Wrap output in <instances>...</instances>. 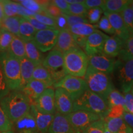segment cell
<instances>
[{
    "instance_id": "cell-1",
    "label": "cell",
    "mask_w": 133,
    "mask_h": 133,
    "mask_svg": "<svg viewBox=\"0 0 133 133\" xmlns=\"http://www.w3.org/2000/svg\"><path fill=\"white\" fill-rule=\"evenodd\" d=\"M0 105L13 123L29 114L31 103L22 92L14 91L0 101Z\"/></svg>"
},
{
    "instance_id": "cell-2",
    "label": "cell",
    "mask_w": 133,
    "mask_h": 133,
    "mask_svg": "<svg viewBox=\"0 0 133 133\" xmlns=\"http://www.w3.org/2000/svg\"><path fill=\"white\" fill-rule=\"evenodd\" d=\"M109 109L105 99L87 89L82 95L74 101L72 112L87 111L104 118L107 115Z\"/></svg>"
},
{
    "instance_id": "cell-3",
    "label": "cell",
    "mask_w": 133,
    "mask_h": 133,
    "mask_svg": "<svg viewBox=\"0 0 133 133\" xmlns=\"http://www.w3.org/2000/svg\"><path fill=\"white\" fill-rule=\"evenodd\" d=\"M65 74L84 78L89 66V57L80 48L70 50L63 54Z\"/></svg>"
},
{
    "instance_id": "cell-4",
    "label": "cell",
    "mask_w": 133,
    "mask_h": 133,
    "mask_svg": "<svg viewBox=\"0 0 133 133\" xmlns=\"http://www.w3.org/2000/svg\"><path fill=\"white\" fill-rule=\"evenodd\" d=\"M83 78L89 90L105 100L110 92L114 89L112 81L107 74L96 70L89 65Z\"/></svg>"
},
{
    "instance_id": "cell-5",
    "label": "cell",
    "mask_w": 133,
    "mask_h": 133,
    "mask_svg": "<svg viewBox=\"0 0 133 133\" xmlns=\"http://www.w3.org/2000/svg\"><path fill=\"white\" fill-rule=\"evenodd\" d=\"M118 56V59L115 61L114 71L116 72L118 81L124 94L131 91L133 84V57L123 49Z\"/></svg>"
},
{
    "instance_id": "cell-6",
    "label": "cell",
    "mask_w": 133,
    "mask_h": 133,
    "mask_svg": "<svg viewBox=\"0 0 133 133\" xmlns=\"http://www.w3.org/2000/svg\"><path fill=\"white\" fill-rule=\"evenodd\" d=\"M0 65L10 90L19 91L21 81L19 60L7 52H0Z\"/></svg>"
},
{
    "instance_id": "cell-7",
    "label": "cell",
    "mask_w": 133,
    "mask_h": 133,
    "mask_svg": "<svg viewBox=\"0 0 133 133\" xmlns=\"http://www.w3.org/2000/svg\"><path fill=\"white\" fill-rule=\"evenodd\" d=\"M54 88H61L66 91L73 101L78 99L84 91L88 89L87 84L83 78L66 75L61 80L55 83Z\"/></svg>"
},
{
    "instance_id": "cell-8",
    "label": "cell",
    "mask_w": 133,
    "mask_h": 133,
    "mask_svg": "<svg viewBox=\"0 0 133 133\" xmlns=\"http://www.w3.org/2000/svg\"><path fill=\"white\" fill-rule=\"evenodd\" d=\"M66 117L75 132H83L91 124L102 118L97 115L83 110L71 112Z\"/></svg>"
},
{
    "instance_id": "cell-9",
    "label": "cell",
    "mask_w": 133,
    "mask_h": 133,
    "mask_svg": "<svg viewBox=\"0 0 133 133\" xmlns=\"http://www.w3.org/2000/svg\"><path fill=\"white\" fill-rule=\"evenodd\" d=\"M59 33L58 29H48L37 31L33 41L41 52H48L54 49Z\"/></svg>"
},
{
    "instance_id": "cell-10",
    "label": "cell",
    "mask_w": 133,
    "mask_h": 133,
    "mask_svg": "<svg viewBox=\"0 0 133 133\" xmlns=\"http://www.w3.org/2000/svg\"><path fill=\"white\" fill-rule=\"evenodd\" d=\"M35 107L39 112L45 114L55 115L56 113L55 104L54 88H48L35 101Z\"/></svg>"
},
{
    "instance_id": "cell-11",
    "label": "cell",
    "mask_w": 133,
    "mask_h": 133,
    "mask_svg": "<svg viewBox=\"0 0 133 133\" xmlns=\"http://www.w3.org/2000/svg\"><path fill=\"white\" fill-rule=\"evenodd\" d=\"M108 37L109 36L97 29L88 36L84 48V51L88 57L102 53L105 42Z\"/></svg>"
},
{
    "instance_id": "cell-12",
    "label": "cell",
    "mask_w": 133,
    "mask_h": 133,
    "mask_svg": "<svg viewBox=\"0 0 133 133\" xmlns=\"http://www.w3.org/2000/svg\"><path fill=\"white\" fill-rule=\"evenodd\" d=\"M115 61L104 53H98L89 57V65L105 74L114 72Z\"/></svg>"
},
{
    "instance_id": "cell-13",
    "label": "cell",
    "mask_w": 133,
    "mask_h": 133,
    "mask_svg": "<svg viewBox=\"0 0 133 133\" xmlns=\"http://www.w3.org/2000/svg\"><path fill=\"white\" fill-rule=\"evenodd\" d=\"M54 97L56 112L65 116L72 112L74 101L66 91L62 88H56Z\"/></svg>"
},
{
    "instance_id": "cell-14",
    "label": "cell",
    "mask_w": 133,
    "mask_h": 133,
    "mask_svg": "<svg viewBox=\"0 0 133 133\" xmlns=\"http://www.w3.org/2000/svg\"><path fill=\"white\" fill-rule=\"evenodd\" d=\"M78 47L84 49L87 38L97 30V26L89 23H80L69 28Z\"/></svg>"
},
{
    "instance_id": "cell-15",
    "label": "cell",
    "mask_w": 133,
    "mask_h": 133,
    "mask_svg": "<svg viewBox=\"0 0 133 133\" xmlns=\"http://www.w3.org/2000/svg\"><path fill=\"white\" fill-rule=\"evenodd\" d=\"M75 39L68 28L61 29L59 30L57 43L54 49L57 50L64 54L70 50L78 48Z\"/></svg>"
},
{
    "instance_id": "cell-16",
    "label": "cell",
    "mask_w": 133,
    "mask_h": 133,
    "mask_svg": "<svg viewBox=\"0 0 133 133\" xmlns=\"http://www.w3.org/2000/svg\"><path fill=\"white\" fill-rule=\"evenodd\" d=\"M112 25L115 31V35L125 41L130 37V33L124 24L120 13H104Z\"/></svg>"
},
{
    "instance_id": "cell-17",
    "label": "cell",
    "mask_w": 133,
    "mask_h": 133,
    "mask_svg": "<svg viewBox=\"0 0 133 133\" xmlns=\"http://www.w3.org/2000/svg\"><path fill=\"white\" fill-rule=\"evenodd\" d=\"M48 88H50V86L46 83L31 79L21 91L27 97L31 105L34 104L35 101Z\"/></svg>"
},
{
    "instance_id": "cell-18",
    "label": "cell",
    "mask_w": 133,
    "mask_h": 133,
    "mask_svg": "<svg viewBox=\"0 0 133 133\" xmlns=\"http://www.w3.org/2000/svg\"><path fill=\"white\" fill-rule=\"evenodd\" d=\"M63 65V54L57 50L54 49L50 51L42 63V65L47 69L51 74L60 71L59 69L61 68L62 69Z\"/></svg>"
},
{
    "instance_id": "cell-19",
    "label": "cell",
    "mask_w": 133,
    "mask_h": 133,
    "mask_svg": "<svg viewBox=\"0 0 133 133\" xmlns=\"http://www.w3.org/2000/svg\"><path fill=\"white\" fill-rule=\"evenodd\" d=\"M30 113L35 121L37 128L40 133H47L54 118V115L45 114L38 110L34 105L30 106Z\"/></svg>"
},
{
    "instance_id": "cell-20",
    "label": "cell",
    "mask_w": 133,
    "mask_h": 133,
    "mask_svg": "<svg viewBox=\"0 0 133 133\" xmlns=\"http://www.w3.org/2000/svg\"><path fill=\"white\" fill-rule=\"evenodd\" d=\"M12 131L15 133H40L30 112L16 122L13 123Z\"/></svg>"
},
{
    "instance_id": "cell-21",
    "label": "cell",
    "mask_w": 133,
    "mask_h": 133,
    "mask_svg": "<svg viewBox=\"0 0 133 133\" xmlns=\"http://www.w3.org/2000/svg\"><path fill=\"white\" fill-rule=\"evenodd\" d=\"M47 133H76L65 115L56 112Z\"/></svg>"
},
{
    "instance_id": "cell-22",
    "label": "cell",
    "mask_w": 133,
    "mask_h": 133,
    "mask_svg": "<svg viewBox=\"0 0 133 133\" xmlns=\"http://www.w3.org/2000/svg\"><path fill=\"white\" fill-rule=\"evenodd\" d=\"M124 41L116 36H109L105 42L103 53L110 57H115L118 56L124 46Z\"/></svg>"
},
{
    "instance_id": "cell-23",
    "label": "cell",
    "mask_w": 133,
    "mask_h": 133,
    "mask_svg": "<svg viewBox=\"0 0 133 133\" xmlns=\"http://www.w3.org/2000/svg\"><path fill=\"white\" fill-rule=\"evenodd\" d=\"M21 64V87L20 91L25 87V86L32 79L33 73L36 65L30 60L24 58L20 61Z\"/></svg>"
},
{
    "instance_id": "cell-24",
    "label": "cell",
    "mask_w": 133,
    "mask_h": 133,
    "mask_svg": "<svg viewBox=\"0 0 133 133\" xmlns=\"http://www.w3.org/2000/svg\"><path fill=\"white\" fill-rule=\"evenodd\" d=\"M25 49V57L36 66L42 64L44 57L42 52L38 49L33 41L24 42Z\"/></svg>"
},
{
    "instance_id": "cell-25",
    "label": "cell",
    "mask_w": 133,
    "mask_h": 133,
    "mask_svg": "<svg viewBox=\"0 0 133 133\" xmlns=\"http://www.w3.org/2000/svg\"><path fill=\"white\" fill-rule=\"evenodd\" d=\"M6 52L11 56L16 58L19 61L26 57L24 41L21 39L19 36H14Z\"/></svg>"
},
{
    "instance_id": "cell-26",
    "label": "cell",
    "mask_w": 133,
    "mask_h": 133,
    "mask_svg": "<svg viewBox=\"0 0 133 133\" xmlns=\"http://www.w3.org/2000/svg\"><path fill=\"white\" fill-rule=\"evenodd\" d=\"M130 0H105L101 8L104 13H120Z\"/></svg>"
},
{
    "instance_id": "cell-27",
    "label": "cell",
    "mask_w": 133,
    "mask_h": 133,
    "mask_svg": "<svg viewBox=\"0 0 133 133\" xmlns=\"http://www.w3.org/2000/svg\"><path fill=\"white\" fill-rule=\"evenodd\" d=\"M21 17L15 16L6 17H4L0 21L1 29L11 33L14 36H19L20 21Z\"/></svg>"
},
{
    "instance_id": "cell-28",
    "label": "cell",
    "mask_w": 133,
    "mask_h": 133,
    "mask_svg": "<svg viewBox=\"0 0 133 133\" xmlns=\"http://www.w3.org/2000/svg\"><path fill=\"white\" fill-rule=\"evenodd\" d=\"M36 31H37L33 28L27 20L21 17L20 21L19 37L22 39L24 42L33 40Z\"/></svg>"
},
{
    "instance_id": "cell-29",
    "label": "cell",
    "mask_w": 133,
    "mask_h": 133,
    "mask_svg": "<svg viewBox=\"0 0 133 133\" xmlns=\"http://www.w3.org/2000/svg\"><path fill=\"white\" fill-rule=\"evenodd\" d=\"M32 79L46 83L50 87H52L54 84V79L51 72L43 66L42 64L36 66L35 68L33 73Z\"/></svg>"
},
{
    "instance_id": "cell-30",
    "label": "cell",
    "mask_w": 133,
    "mask_h": 133,
    "mask_svg": "<svg viewBox=\"0 0 133 133\" xmlns=\"http://www.w3.org/2000/svg\"><path fill=\"white\" fill-rule=\"evenodd\" d=\"M104 120L105 128L112 133H119L128 127L124 121L123 117L104 118Z\"/></svg>"
},
{
    "instance_id": "cell-31",
    "label": "cell",
    "mask_w": 133,
    "mask_h": 133,
    "mask_svg": "<svg viewBox=\"0 0 133 133\" xmlns=\"http://www.w3.org/2000/svg\"><path fill=\"white\" fill-rule=\"evenodd\" d=\"M106 101H107L109 108L118 105L124 107V98L123 94H121L119 91L115 88L110 92Z\"/></svg>"
},
{
    "instance_id": "cell-32",
    "label": "cell",
    "mask_w": 133,
    "mask_h": 133,
    "mask_svg": "<svg viewBox=\"0 0 133 133\" xmlns=\"http://www.w3.org/2000/svg\"><path fill=\"white\" fill-rule=\"evenodd\" d=\"M120 14L128 30L130 33V35L133 34V11L129 5H128L120 12Z\"/></svg>"
},
{
    "instance_id": "cell-33",
    "label": "cell",
    "mask_w": 133,
    "mask_h": 133,
    "mask_svg": "<svg viewBox=\"0 0 133 133\" xmlns=\"http://www.w3.org/2000/svg\"><path fill=\"white\" fill-rule=\"evenodd\" d=\"M23 7L27 9L33 13L43 12V8L41 1H35V0H21L17 1Z\"/></svg>"
},
{
    "instance_id": "cell-34",
    "label": "cell",
    "mask_w": 133,
    "mask_h": 133,
    "mask_svg": "<svg viewBox=\"0 0 133 133\" xmlns=\"http://www.w3.org/2000/svg\"><path fill=\"white\" fill-rule=\"evenodd\" d=\"M14 35L11 33L1 29L0 31V52H6L12 42Z\"/></svg>"
},
{
    "instance_id": "cell-35",
    "label": "cell",
    "mask_w": 133,
    "mask_h": 133,
    "mask_svg": "<svg viewBox=\"0 0 133 133\" xmlns=\"http://www.w3.org/2000/svg\"><path fill=\"white\" fill-rule=\"evenodd\" d=\"M41 24L54 29H58L57 21L54 18L51 17L44 13H36L33 16ZM59 30V29H58Z\"/></svg>"
},
{
    "instance_id": "cell-36",
    "label": "cell",
    "mask_w": 133,
    "mask_h": 133,
    "mask_svg": "<svg viewBox=\"0 0 133 133\" xmlns=\"http://www.w3.org/2000/svg\"><path fill=\"white\" fill-rule=\"evenodd\" d=\"M84 2V1H83ZM83 3H76V4H69V13L70 15H74V16H81L86 17L88 9H86L85 6Z\"/></svg>"
},
{
    "instance_id": "cell-37",
    "label": "cell",
    "mask_w": 133,
    "mask_h": 133,
    "mask_svg": "<svg viewBox=\"0 0 133 133\" xmlns=\"http://www.w3.org/2000/svg\"><path fill=\"white\" fill-rule=\"evenodd\" d=\"M13 123L10 121L0 105V131L1 132L12 131Z\"/></svg>"
},
{
    "instance_id": "cell-38",
    "label": "cell",
    "mask_w": 133,
    "mask_h": 133,
    "mask_svg": "<svg viewBox=\"0 0 133 133\" xmlns=\"http://www.w3.org/2000/svg\"><path fill=\"white\" fill-rule=\"evenodd\" d=\"M103 11L101 8H92L88 10L86 18H88L89 24H97L101 18Z\"/></svg>"
},
{
    "instance_id": "cell-39",
    "label": "cell",
    "mask_w": 133,
    "mask_h": 133,
    "mask_svg": "<svg viewBox=\"0 0 133 133\" xmlns=\"http://www.w3.org/2000/svg\"><path fill=\"white\" fill-rule=\"evenodd\" d=\"M65 19L66 21V27L68 29L70 28L74 25L77 24H80V23H89L88 19L84 17L74 16V15H65L63 14Z\"/></svg>"
},
{
    "instance_id": "cell-40",
    "label": "cell",
    "mask_w": 133,
    "mask_h": 133,
    "mask_svg": "<svg viewBox=\"0 0 133 133\" xmlns=\"http://www.w3.org/2000/svg\"><path fill=\"white\" fill-rule=\"evenodd\" d=\"M43 13H44L55 19H57L63 14L59 8L54 4H53L52 1H49L48 4L46 5L45 8L44 9V11Z\"/></svg>"
},
{
    "instance_id": "cell-41",
    "label": "cell",
    "mask_w": 133,
    "mask_h": 133,
    "mask_svg": "<svg viewBox=\"0 0 133 133\" xmlns=\"http://www.w3.org/2000/svg\"><path fill=\"white\" fill-rule=\"evenodd\" d=\"M105 123L104 118H102L91 124L83 133H104Z\"/></svg>"
},
{
    "instance_id": "cell-42",
    "label": "cell",
    "mask_w": 133,
    "mask_h": 133,
    "mask_svg": "<svg viewBox=\"0 0 133 133\" xmlns=\"http://www.w3.org/2000/svg\"><path fill=\"white\" fill-rule=\"evenodd\" d=\"M126 112L124 107L121 105L114 106L110 107L107 114L104 118H115L123 117L124 113Z\"/></svg>"
},
{
    "instance_id": "cell-43",
    "label": "cell",
    "mask_w": 133,
    "mask_h": 133,
    "mask_svg": "<svg viewBox=\"0 0 133 133\" xmlns=\"http://www.w3.org/2000/svg\"><path fill=\"white\" fill-rule=\"evenodd\" d=\"M96 26H97V28H99L101 30L105 31V33H109L110 35H115L114 30L106 16H104L101 17V19Z\"/></svg>"
},
{
    "instance_id": "cell-44",
    "label": "cell",
    "mask_w": 133,
    "mask_h": 133,
    "mask_svg": "<svg viewBox=\"0 0 133 133\" xmlns=\"http://www.w3.org/2000/svg\"><path fill=\"white\" fill-rule=\"evenodd\" d=\"M11 92L0 65V101Z\"/></svg>"
},
{
    "instance_id": "cell-45",
    "label": "cell",
    "mask_w": 133,
    "mask_h": 133,
    "mask_svg": "<svg viewBox=\"0 0 133 133\" xmlns=\"http://www.w3.org/2000/svg\"><path fill=\"white\" fill-rule=\"evenodd\" d=\"M124 98V109L126 112L133 114V95L131 91L123 94Z\"/></svg>"
},
{
    "instance_id": "cell-46",
    "label": "cell",
    "mask_w": 133,
    "mask_h": 133,
    "mask_svg": "<svg viewBox=\"0 0 133 133\" xmlns=\"http://www.w3.org/2000/svg\"><path fill=\"white\" fill-rule=\"evenodd\" d=\"M26 20H27L29 22L30 24L31 25L33 26L35 29L36 30V31L39 30H45V29H51V28L48 27V26L44 25V24H41L40 22H39L38 20H36L35 18L33 16H27V17H24Z\"/></svg>"
},
{
    "instance_id": "cell-47",
    "label": "cell",
    "mask_w": 133,
    "mask_h": 133,
    "mask_svg": "<svg viewBox=\"0 0 133 133\" xmlns=\"http://www.w3.org/2000/svg\"><path fill=\"white\" fill-rule=\"evenodd\" d=\"M52 2L59 8L62 14L70 15L69 10V4L66 2V0H54L52 1Z\"/></svg>"
},
{
    "instance_id": "cell-48",
    "label": "cell",
    "mask_w": 133,
    "mask_h": 133,
    "mask_svg": "<svg viewBox=\"0 0 133 133\" xmlns=\"http://www.w3.org/2000/svg\"><path fill=\"white\" fill-rule=\"evenodd\" d=\"M104 0H84L83 4L88 10L96 8H101Z\"/></svg>"
},
{
    "instance_id": "cell-49",
    "label": "cell",
    "mask_w": 133,
    "mask_h": 133,
    "mask_svg": "<svg viewBox=\"0 0 133 133\" xmlns=\"http://www.w3.org/2000/svg\"><path fill=\"white\" fill-rule=\"evenodd\" d=\"M123 49L128 54L133 57V36H131L127 40L124 41Z\"/></svg>"
},
{
    "instance_id": "cell-50",
    "label": "cell",
    "mask_w": 133,
    "mask_h": 133,
    "mask_svg": "<svg viewBox=\"0 0 133 133\" xmlns=\"http://www.w3.org/2000/svg\"><path fill=\"white\" fill-rule=\"evenodd\" d=\"M123 118L125 123L133 129V114L125 112L123 116Z\"/></svg>"
},
{
    "instance_id": "cell-51",
    "label": "cell",
    "mask_w": 133,
    "mask_h": 133,
    "mask_svg": "<svg viewBox=\"0 0 133 133\" xmlns=\"http://www.w3.org/2000/svg\"><path fill=\"white\" fill-rule=\"evenodd\" d=\"M4 17V11H3V7L2 1H0V21Z\"/></svg>"
},
{
    "instance_id": "cell-52",
    "label": "cell",
    "mask_w": 133,
    "mask_h": 133,
    "mask_svg": "<svg viewBox=\"0 0 133 133\" xmlns=\"http://www.w3.org/2000/svg\"><path fill=\"white\" fill-rule=\"evenodd\" d=\"M66 1L69 4H76V3H80L83 2V1H80V0H66Z\"/></svg>"
},
{
    "instance_id": "cell-53",
    "label": "cell",
    "mask_w": 133,
    "mask_h": 133,
    "mask_svg": "<svg viewBox=\"0 0 133 133\" xmlns=\"http://www.w3.org/2000/svg\"><path fill=\"white\" fill-rule=\"evenodd\" d=\"M119 133H133V131H132V129L130 127H128L127 128H126L125 130L121 131V132Z\"/></svg>"
},
{
    "instance_id": "cell-54",
    "label": "cell",
    "mask_w": 133,
    "mask_h": 133,
    "mask_svg": "<svg viewBox=\"0 0 133 133\" xmlns=\"http://www.w3.org/2000/svg\"><path fill=\"white\" fill-rule=\"evenodd\" d=\"M129 5V6H130L131 8L132 9V11H133V1H130Z\"/></svg>"
},
{
    "instance_id": "cell-55",
    "label": "cell",
    "mask_w": 133,
    "mask_h": 133,
    "mask_svg": "<svg viewBox=\"0 0 133 133\" xmlns=\"http://www.w3.org/2000/svg\"><path fill=\"white\" fill-rule=\"evenodd\" d=\"M104 133H112V132H110V131H109V130H107V129L105 128V129H104Z\"/></svg>"
},
{
    "instance_id": "cell-56",
    "label": "cell",
    "mask_w": 133,
    "mask_h": 133,
    "mask_svg": "<svg viewBox=\"0 0 133 133\" xmlns=\"http://www.w3.org/2000/svg\"><path fill=\"white\" fill-rule=\"evenodd\" d=\"M1 133H15L13 131H6V132H3Z\"/></svg>"
},
{
    "instance_id": "cell-57",
    "label": "cell",
    "mask_w": 133,
    "mask_h": 133,
    "mask_svg": "<svg viewBox=\"0 0 133 133\" xmlns=\"http://www.w3.org/2000/svg\"><path fill=\"white\" fill-rule=\"evenodd\" d=\"M131 93H132V94L133 95V84H132V87H131Z\"/></svg>"
},
{
    "instance_id": "cell-58",
    "label": "cell",
    "mask_w": 133,
    "mask_h": 133,
    "mask_svg": "<svg viewBox=\"0 0 133 133\" xmlns=\"http://www.w3.org/2000/svg\"><path fill=\"white\" fill-rule=\"evenodd\" d=\"M1 25H0V31H1Z\"/></svg>"
},
{
    "instance_id": "cell-59",
    "label": "cell",
    "mask_w": 133,
    "mask_h": 133,
    "mask_svg": "<svg viewBox=\"0 0 133 133\" xmlns=\"http://www.w3.org/2000/svg\"><path fill=\"white\" fill-rule=\"evenodd\" d=\"M76 133H83V132H76Z\"/></svg>"
},
{
    "instance_id": "cell-60",
    "label": "cell",
    "mask_w": 133,
    "mask_h": 133,
    "mask_svg": "<svg viewBox=\"0 0 133 133\" xmlns=\"http://www.w3.org/2000/svg\"><path fill=\"white\" fill-rule=\"evenodd\" d=\"M132 36H133V34H132Z\"/></svg>"
},
{
    "instance_id": "cell-61",
    "label": "cell",
    "mask_w": 133,
    "mask_h": 133,
    "mask_svg": "<svg viewBox=\"0 0 133 133\" xmlns=\"http://www.w3.org/2000/svg\"><path fill=\"white\" fill-rule=\"evenodd\" d=\"M132 131H133V129H132Z\"/></svg>"
}]
</instances>
